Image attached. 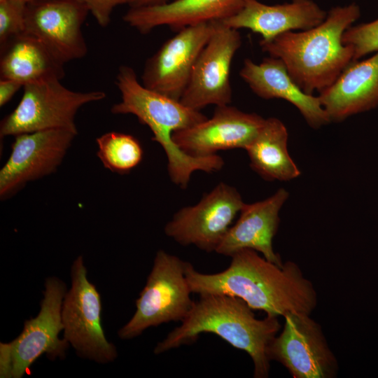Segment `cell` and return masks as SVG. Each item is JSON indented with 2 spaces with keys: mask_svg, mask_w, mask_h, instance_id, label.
<instances>
[{
  "mask_svg": "<svg viewBox=\"0 0 378 378\" xmlns=\"http://www.w3.org/2000/svg\"><path fill=\"white\" fill-rule=\"evenodd\" d=\"M243 0H174L162 5L130 8L122 20L141 34L160 26L178 31L186 27L222 20L236 13Z\"/></svg>",
  "mask_w": 378,
  "mask_h": 378,
  "instance_id": "cell-20",
  "label": "cell"
},
{
  "mask_svg": "<svg viewBox=\"0 0 378 378\" xmlns=\"http://www.w3.org/2000/svg\"><path fill=\"white\" fill-rule=\"evenodd\" d=\"M288 136L285 125L276 118H269L246 148L251 167L264 179L290 181L300 174L288 153Z\"/></svg>",
  "mask_w": 378,
  "mask_h": 378,
  "instance_id": "cell-22",
  "label": "cell"
},
{
  "mask_svg": "<svg viewBox=\"0 0 378 378\" xmlns=\"http://www.w3.org/2000/svg\"><path fill=\"white\" fill-rule=\"evenodd\" d=\"M167 2L168 0H127V4L130 8L162 5Z\"/></svg>",
  "mask_w": 378,
  "mask_h": 378,
  "instance_id": "cell-28",
  "label": "cell"
},
{
  "mask_svg": "<svg viewBox=\"0 0 378 378\" xmlns=\"http://www.w3.org/2000/svg\"><path fill=\"white\" fill-rule=\"evenodd\" d=\"M310 315L289 314L267 349L269 359L282 364L294 378H332L338 365L320 325Z\"/></svg>",
  "mask_w": 378,
  "mask_h": 378,
  "instance_id": "cell-10",
  "label": "cell"
},
{
  "mask_svg": "<svg viewBox=\"0 0 378 378\" xmlns=\"http://www.w3.org/2000/svg\"><path fill=\"white\" fill-rule=\"evenodd\" d=\"M19 1H23L26 4L27 3H29V2H31V1H43V0H19Z\"/></svg>",
  "mask_w": 378,
  "mask_h": 378,
  "instance_id": "cell-29",
  "label": "cell"
},
{
  "mask_svg": "<svg viewBox=\"0 0 378 378\" xmlns=\"http://www.w3.org/2000/svg\"><path fill=\"white\" fill-rule=\"evenodd\" d=\"M360 16L355 2L332 7L318 25L290 31L260 41L263 52L280 59L289 76L305 93H321L329 88L353 62L351 47L343 44L344 31Z\"/></svg>",
  "mask_w": 378,
  "mask_h": 378,
  "instance_id": "cell-2",
  "label": "cell"
},
{
  "mask_svg": "<svg viewBox=\"0 0 378 378\" xmlns=\"http://www.w3.org/2000/svg\"><path fill=\"white\" fill-rule=\"evenodd\" d=\"M97 144L98 158L104 167L113 172L128 173L142 160V148L132 135L109 132L98 137Z\"/></svg>",
  "mask_w": 378,
  "mask_h": 378,
  "instance_id": "cell-23",
  "label": "cell"
},
{
  "mask_svg": "<svg viewBox=\"0 0 378 378\" xmlns=\"http://www.w3.org/2000/svg\"><path fill=\"white\" fill-rule=\"evenodd\" d=\"M77 134L51 129L15 136L11 153L0 170V196L6 199L27 182L55 172Z\"/></svg>",
  "mask_w": 378,
  "mask_h": 378,
  "instance_id": "cell-13",
  "label": "cell"
},
{
  "mask_svg": "<svg viewBox=\"0 0 378 378\" xmlns=\"http://www.w3.org/2000/svg\"><path fill=\"white\" fill-rule=\"evenodd\" d=\"M342 43L353 49L354 61L378 51V18L351 25L343 34Z\"/></svg>",
  "mask_w": 378,
  "mask_h": 378,
  "instance_id": "cell-24",
  "label": "cell"
},
{
  "mask_svg": "<svg viewBox=\"0 0 378 378\" xmlns=\"http://www.w3.org/2000/svg\"><path fill=\"white\" fill-rule=\"evenodd\" d=\"M252 310L237 297L200 295L181 324L157 344L154 353L160 354L193 343L202 333H213L249 355L253 363L254 377L266 378L270 368L267 349L281 325L277 316L267 315L258 319Z\"/></svg>",
  "mask_w": 378,
  "mask_h": 378,
  "instance_id": "cell-3",
  "label": "cell"
},
{
  "mask_svg": "<svg viewBox=\"0 0 378 378\" xmlns=\"http://www.w3.org/2000/svg\"><path fill=\"white\" fill-rule=\"evenodd\" d=\"M318 97L330 122H341L377 107L378 51L351 62Z\"/></svg>",
  "mask_w": 378,
  "mask_h": 378,
  "instance_id": "cell-19",
  "label": "cell"
},
{
  "mask_svg": "<svg viewBox=\"0 0 378 378\" xmlns=\"http://www.w3.org/2000/svg\"><path fill=\"white\" fill-rule=\"evenodd\" d=\"M216 21L186 27L166 41L146 62L142 84L180 101L194 65L215 31Z\"/></svg>",
  "mask_w": 378,
  "mask_h": 378,
  "instance_id": "cell-11",
  "label": "cell"
},
{
  "mask_svg": "<svg viewBox=\"0 0 378 378\" xmlns=\"http://www.w3.org/2000/svg\"><path fill=\"white\" fill-rule=\"evenodd\" d=\"M1 78L11 79L23 85L65 76L62 62L38 38L27 32L1 46Z\"/></svg>",
  "mask_w": 378,
  "mask_h": 378,
  "instance_id": "cell-21",
  "label": "cell"
},
{
  "mask_svg": "<svg viewBox=\"0 0 378 378\" xmlns=\"http://www.w3.org/2000/svg\"><path fill=\"white\" fill-rule=\"evenodd\" d=\"M241 45L238 30L216 20L215 31L200 52L180 102L196 111L208 105L230 104V66Z\"/></svg>",
  "mask_w": 378,
  "mask_h": 378,
  "instance_id": "cell-12",
  "label": "cell"
},
{
  "mask_svg": "<svg viewBox=\"0 0 378 378\" xmlns=\"http://www.w3.org/2000/svg\"><path fill=\"white\" fill-rule=\"evenodd\" d=\"M288 197L284 188L270 197L253 204H244L238 220L217 248V253L232 256L243 249H253L278 265H283L273 249L272 241L279 225V211Z\"/></svg>",
  "mask_w": 378,
  "mask_h": 378,
  "instance_id": "cell-17",
  "label": "cell"
},
{
  "mask_svg": "<svg viewBox=\"0 0 378 378\" xmlns=\"http://www.w3.org/2000/svg\"><path fill=\"white\" fill-rule=\"evenodd\" d=\"M265 120L229 104L217 106L210 119L176 131L172 139L182 151L192 157L211 156L217 151L232 148L246 150Z\"/></svg>",
  "mask_w": 378,
  "mask_h": 378,
  "instance_id": "cell-15",
  "label": "cell"
},
{
  "mask_svg": "<svg viewBox=\"0 0 378 378\" xmlns=\"http://www.w3.org/2000/svg\"><path fill=\"white\" fill-rule=\"evenodd\" d=\"M186 262L164 251L157 252L146 284L136 300V310L118 331L122 339H132L146 328L182 321L194 301L186 276Z\"/></svg>",
  "mask_w": 378,
  "mask_h": 378,
  "instance_id": "cell-5",
  "label": "cell"
},
{
  "mask_svg": "<svg viewBox=\"0 0 378 378\" xmlns=\"http://www.w3.org/2000/svg\"><path fill=\"white\" fill-rule=\"evenodd\" d=\"M72 285L62 308L64 339L80 356L100 363L117 356L114 345L107 341L101 324V298L87 278L82 256L71 267Z\"/></svg>",
  "mask_w": 378,
  "mask_h": 378,
  "instance_id": "cell-8",
  "label": "cell"
},
{
  "mask_svg": "<svg viewBox=\"0 0 378 378\" xmlns=\"http://www.w3.org/2000/svg\"><path fill=\"white\" fill-rule=\"evenodd\" d=\"M66 286L55 277L46 281L44 297L36 317L24 322L20 335L9 343H0V377L21 378L42 354L55 359L64 356L68 342L59 338L64 326L62 300Z\"/></svg>",
  "mask_w": 378,
  "mask_h": 378,
  "instance_id": "cell-7",
  "label": "cell"
},
{
  "mask_svg": "<svg viewBox=\"0 0 378 378\" xmlns=\"http://www.w3.org/2000/svg\"><path fill=\"white\" fill-rule=\"evenodd\" d=\"M27 4L19 0H0V44L24 32Z\"/></svg>",
  "mask_w": 378,
  "mask_h": 378,
  "instance_id": "cell-25",
  "label": "cell"
},
{
  "mask_svg": "<svg viewBox=\"0 0 378 378\" xmlns=\"http://www.w3.org/2000/svg\"><path fill=\"white\" fill-rule=\"evenodd\" d=\"M89 13L78 0L31 1L27 4L24 32L38 38L65 64L88 53L82 26Z\"/></svg>",
  "mask_w": 378,
  "mask_h": 378,
  "instance_id": "cell-14",
  "label": "cell"
},
{
  "mask_svg": "<svg viewBox=\"0 0 378 378\" xmlns=\"http://www.w3.org/2000/svg\"><path fill=\"white\" fill-rule=\"evenodd\" d=\"M59 79L24 85L16 108L1 122V137L51 129L78 134L76 115L83 106L104 99L101 90L74 91Z\"/></svg>",
  "mask_w": 378,
  "mask_h": 378,
  "instance_id": "cell-6",
  "label": "cell"
},
{
  "mask_svg": "<svg viewBox=\"0 0 378 378\" xmlns=\"http://www.w3.org/2000/svg\"><path fill=\"white\" fill-rule=\"evenodd\" d=\"M231 258L225 270L214 274L200 272L186 262V276L191 292L237 297L252 309L277 317L310 315L316 308V290L296 263L288 261L280 266L248 248Z\"/></svg>",
  "mask_w": 378,
  "mask_h": 378,
  "instance_id": "cell-1",
  "label": "cell"
},
{
  "mask_svg": "<svg viewBox=\"0 0 378 378\" xmlns=\"http://www.w3.org/2000/svg\"><path fill=\"white\" fill-rule=\"evenodd\" d=\"M326 16L327 11L313 0H291L275 5L243 0L236 13L219 21L232 29H250L260 34L262 41H267L287 31L313 28Z\"/></svg>",
  "mask_w": 378,
  "mask_h": 378,
  "instance_id": "cell-16",
  "label": "cell"
},
{
  "mask_svg": "<svg viewBox=\"0 0 378 378\" xmlns=\"http://www.w3.org/2000/svg\"><path fill=\"white\" fill-rule=\"evenodd\" d=\"M115 83L121 100L112 106L111 113L132 114L150 128L153 134L152 140L158 142L166 153L169 175L174 183L185 189L195 171L211 173L223 167L224 162L220 156H190L182 151L172 139L174 132L205 120L206 115L178 100L145 87L129 66L119 67Z\"/></svg>",
  "mask_w": 378,
  "mask_h": 378,
  "instance_id": "cell-4",
  "label": "cell"
},
{
  "mask_svg": "<svg viewBox=\"0 0 378 378\" xmlns=\"http://www.w3.org/2000/svg\"><path fill=\"white\" fill-rule=\"evenodd\" d=\"M239 75L259 97L281 99L292 104L311 127L317 129L330 122L318 97L304 92L280 59L270 56L260 63L246 59Z\"/></svg>",
  "mask_w": 378,
  "mask_h": 378,
  "instance_id": "cell-18",
  "label": "cell"
},
{
  "mask_svg": "<svg viewBox=\"0 0 378 378\" xmlns=\"http://www.w3.org/2000/svg\"><path fill=\"white\" fill-rule=\"evenodd\" d=\"M22 87H23V85L16 80L1 78L0 106H4L7 104Z\"/></svg>",
  "mask_w": 378,
  "mask_h": 378,
  "instance_id": "cell-27",
  "label": "cell"
},
{
  "mask_svg": "<svg viewBox=\"0 0 378 378\" xmlns=\"http://www.w3.org/2000/svg\"><path fill=\"white\" fill-rule=\"evenodd\" d=\"M88 7L98 24L107 27L111 22L113 10L118 6L127 4V0H78Z\"/></svg>",
  "mask_w": 378,
  "mask_h": 378,
  "instance_id": "cell-26",
  "label": "cell"
},
{
  "mask_svg": "<svg viewBox=\"0 0 378 378\" xmlns=\"http://www.w3.org/2000/svg\"><path fill=\"white\" fill-rule=\"evenodd\" d=\"M244 204L236 188L220 183L197 204L178 211L164 232L182 246L216 252Z\"/></svg>",
  "mask_w": 378,
  "mask_h": 378,
  "instance_id": "cell-9",
  "label": "cell"
}]
</instances>
